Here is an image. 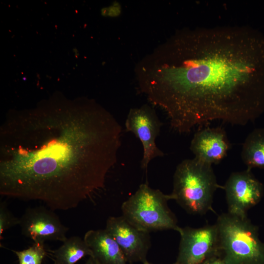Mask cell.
I'll return each mask as SVG.
<instances>
[{"instance_id": "6da1fadb", "label": "cell", "mask_w": 264, "mask_h": 264, "mask_svg": "<svg viewBox=\"0 0 264 264\" xmlns=\"http://www.w3.org/2000/svg\"><path fill=\"white\" fill-rule=\"evenodd\" d=\"M140 91L179 133L264 110V40L242 26L178 30L136 65Z\"/></svg>"}, {"instance_id": "7a4b0ae2", "label": "cell", "mask_w": 264, "mask_h": 264, "mask_svg": "<svg viewBox=\"0 0 264 264\" xmlns=\"http://www.w3.org/2000/svg\"><path fill=\"white\" fill-rule=\"evenodd\" d=\"M122 132L110 112L90 100L77 109L10 117L1 131L0 194L41 201L54 211L77 208L105 187Z\"/></svg>"}, {"instance_id": "3957f363", "label": "cell", "mask_w": 264, "mask_h": 264, "mask_svg": "<svg viewBox=\"0 0 264 264\" xmlns=\"http://www.w3.org/2000/svg\"><path fill=\"white\" fill-rule=\"evenodd\" d=\"M218 188L212 165L196 158L186 159L176 167L173 177V199L187 212L202 215L212 210L213 196Z\"/></svg>"}, {"instance_id": "277c9868", "label": "cell", "mask_w": 264, "mask_h": 264, "mask_svg": "<svg viewBox=\"0 0 264 264\" xmlns=\"http://www.w3.org/2000/svg\"><path fill=\"white\" fill-rule=\"evenodd\" d=\"M216 224L221 257L226 264H264V244L247 216L222 213Z\"/></svg>"}, {"instance_id": "5b68a950", "label": "cell", "mask_w": 264, "mask_h": 264, "mask_svg": "<svg viewBox=\"0 0 264 264\" xmlns=\"http://www.w3.org/2000/svg\"><path fill=\"white\" fill-rule=\"evenodd\" d=\"M171 199H173L171 194L142 184L123 202L122 216L137 228L149 233L166 230L178 232L181 227L168 205Z\"/></svg>"}, {"instance_id": "8992f818", "label": "cell", "mask_w": 264, "mask_h": 264, "mask_svg": "<svg viewBox=\"0 0 264 264\" xmlns=\"http://www.w3.org/2000/svg\"><path fill=\"white\" fill-rule=\"evenodd\" d=\"M178 264H201L207 260L221 256L220 239L216 224L199 228H180Z\"/></svg>"}, {"instance_id": "52a82bcc", "label": "cell", "mask_w": 264, "mask_h": 264, "mask_svg": "<svg viewBox=\"0 0 264 264\" xmlns=\"http://www.w3.org/2000/svg\"><path fill=\"white\" fill-rule=\"evenodd\" d=\"M162 125L155 110L147 105L131 109L127 115L126 131L133 133L142 145L141 167L143 170L147 169L153 159L164 155L155 142Z\"/></svg>"}, {"instance_id": "ba28073f", "label": "cell", "mask_w": 264, "mask_h": 264, "mask_svg": "<svg viewBox=\"0 0 264 264\" xmlns=\"http://www.w3.org/2000/svg\"><path fill=\"white\" fill-rule=\"evenodd\" d=\"M105 229L113 238L130 264H146L151 246L150 233L142 230L129 222L122 216L110 217Z\"/></svg>"}, {"instance_id": "9c48e42d", "label": "cell", "mask_w": 264, "mask_h": 264, "mask_svg": "<svg viewBox=\"0 0 264 264\" xmlns=\"http://www.w3.org/2000/svg\"><path fill=\"white\" fill-rule=\"evenodd\" d=\"M25 237L34 242L46 241L64 242L68 228L64 225L54 210L43 206L28 208L20 218L19 224Z\"/></svg>"}, {"instance_id": "30bf717a", "label": "cell", "mask_w": 264, "mask_h": 264, "mask_svg": "<svg viewBox=\"0 0 264 264\" xmlns=\"http://www.w3.org/2000/svg\"><path fill=\"white\" fill-rule=\"evenodd\" d=\"M223 189L225 192L228 212L242 217L246 216L248 210L259 202L263 193L262 184L248 168L232 173Z\"/></svg>"}, {"instance_id": "8fae6325", "label": "cell", "mask_w": 264, "mask_h": 264, "mask_svg": "<svg viewBox=\"0 0 264 264\" xmlns=\"http://www.w3.org/2000/svg\"><path fill=\"white\" fill-rule=\"evenodd\" d=\"M230 148L224 130L207 127L198 130L191 142L190 149L195 158L212 165L220 162Z\"/></svg>"}, {"instance_id": "7c38bea8", "label": "cell", "mask_w": 264, "mask_h": 264, "mask_svg": "<svg viewBox=\"0 0 264 264\" xmlns=\"http://www.w3.org/2000/svg\"><path fill=\"white\" fill-rule=\"evenodd\" d=\"M84 240L98 264H128L119 245L105 229L88 230Z\"/></svg>"}, {"instance_id": "4fadbf2b", "label": "cell", "mask_w": 264, "mask_h": 264, "mask_svg": "<svg viewBox=\"0 0 264 264\" xmlns=\"http://www.w3.org/2000/svg\"><path fill=\"white\" fill-rule=\"evenodd\" d=\"M57 249L48 250L54 264H75L84 257H92V253L84 239L78 236L67 238Z\"/></svg>"}, {"instance_id": "5bb4252c", "label": "cell", "mask_w": 264, "mask_h": 264, "mask_svg": "<svg viewBox=\"0 0 264 264\" xmlns=\"http://www.w3.org/2000/svg\"><path fill=\"white\" fill-rule=\"evenodd\" d=\"M241 157L247 168L264 169V127L248 134L242 145Z\"/></svg>"}, {"instance_id": "9a60e30c", "label": "cell", "mask_w": 264, "mask_h": 264, "mask_svg": "<svg viewBox=\"0 0 264 264\" xmlns=\"http://www.w3.org/2000/svg\"><path fill=\"white\" fill-rule=\"evenodd\" d=\"M12 251L17 256L19 264H42L47 254L43 242H34L32 246L22 251Z\"/></svg>"}, {"instance_id": "2e32d148", "label": "cell", "mask_w": 264, "mask_h": 264, "mask_svg": "<svg viewBox=\"0 0 264 264\" xmlns=\"http://www.w3.org/2000/svg\"><path fill=\"white\" fill-rule=\"evenodd\" d=\"M20 218L14 216L7 208L5 202L0 203V240L3 239L4 232L16 225H19Z\"/></svg>"}, {"instance_id": "e0dca14e", "label": "cell", "mask_w": 264, "mask_h": 264, "mask_svg": "<svg viewBox=\"0 0 264 264\" xmlns=\"http://www.w3.org/2000/svg\"><path fill=\"white\" fill-rule=\"evenodd\" d=\"M201 264H226L221 256H216L207 260Z\"/></svg>"}, {"instance_id": "ac0fdd59", "label": "cell", "mask_w": 264, "mask_h": 264, "mask_svg": "<svg viewBox=\"0 0 264 264\" xmlns=\"http://www.w3.org/2000/svg\"><path fill=\"white\" fill-rule=\"evenodd\" d=\"M85 264H98L92 257H89Z\"/></svg>"}, {"instance_id": "d6986e66", "label": "cell", "mask_w": 264, "mask_h": 264, "mask_svg": "<svg viewBox=\"0 0 264 264\" xmlns=\"http://www.w3.org/2000/svg\"><path fill=\"white\" fill-rule=\"evenodd\" d=\"M146 264H151V263H150L149 262V263H148ZM178 264L177 262H176L175 263H173V264Z\"/></svg>"}]
</instances>
